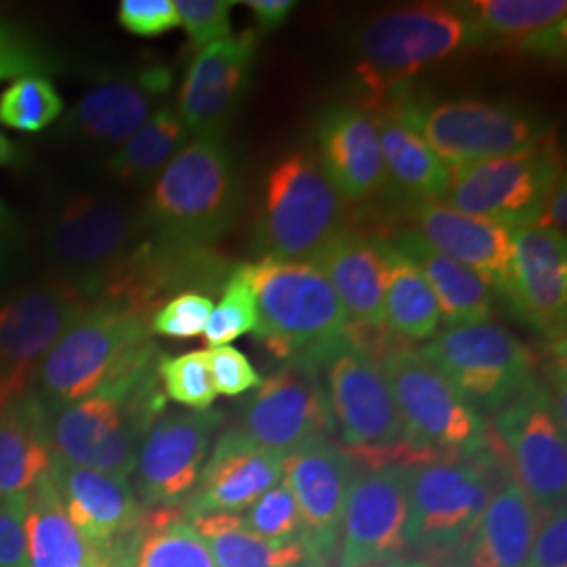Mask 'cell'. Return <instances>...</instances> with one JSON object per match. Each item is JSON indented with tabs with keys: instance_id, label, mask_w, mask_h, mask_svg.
Here are the masks:
<instances>
[{
	"instance_id": "obj_1",
	"label": "cell",
	"mask_w": 567,
	"mask_h": 567,
	"mask_svg": "<svg viewBox=\"0 0 567 567\" xmlns=\"http://www.w3.org/2000/svg\"><path fill=\"white\" fill-rule=\"evenodd\" d=\"M166 410L156 351L76 404L55 412L49 437L55 461L126 477L145 433Z\"/></svg>"
},
{
	"instance_id": "obj_2",
	"label": "cell",
	"mask_w": 567,
	"mask_h": 567,
	"mask_svg": "<svg viewBox=\"0 0 567 567\" xmlns=\"http://www.w3.org/2000/svg\"><path fill=\"white\" fill-rule=\"evenodd\" d=\"M244 274L257 301L255 332L276 358L320 365L343 343V305L316 265L264 259L244 265Z\"/></svg>"
},
{
	"instance_id": "obj_3",
	"label": "cell",
	"mask_w": 567,
	"mask_h": 567,
	"mask_svg": "<svg viewBox=\"0 0 567 567\" xmlns=\"http://www.w3.org/2000/svg\"><path fill=\"white\" fill-rule=\"evenodd\" d=\"M240 213V182L224 137H194L158 175L143 224L164 243L208 246Z\"/></svg>"
},
{
	"instance_id": "obj_4",
	"label": "cell",
	"mask_w": 567,
	"mask_h": 567,
	"mask_svg": "<svg viewBox=\"0 0 567 567\" xmlns=\"http://www.w3.org/2000/svg\"><path fill=\"white\" fill-rule=\"evenodd\" d=\"M154 347L150 320L110 303H93L42 360L37 398L49 412L76 404L140 364Z\"/></svg>"
},
{
	"instance_id": "obj_5",
	"label": "cell",
	"mask_w": 567,
	"mask_h": 567,
	"mask_svg": "<svg viewBox=\"0 0 567 567\" xmlns=\"http://www.w3.org/2000/svg\"><path fill=\"white\" fill-rule=\"evenodd\" d=\"M379 364L393 393L405 446L419 465L466 458L486 447L482 414L421 351L393 349Z\"/></svg>"
},
{
	"instance_id": "obj_6",
	"label": "cell",
	"mask_w": 567,
	"mask_h": 567,
	"mask_svg": "<svg viewBox=\"0 0 567 567\" xmlns=\"http://www.w3.org/2000/svg\"><path fill=\"white\" fill-rule=\"evenodd\" d=\"M334 426L347 454L362 456L372 468L419 465L405 446L400 414L385 372L374 355L344 339L320 364Z\"/></svg>"
},
{
	"instance_id": "obj_7",
	"label": "cell",
	"mask_w": 567,
	"mask_h": 567,
	"mask_svg": "<svg viewBox=\"0 0 567 567\" xmlns=\"http://www.w3.org/2000/svg\"><path fill=\"white\" fill-rule=\"evenodd\" d=\"M343 221V200L313 156L297 152L265 182L257 246L265 259L311 264Z\"/></svg>"
},
{
	"instance_id": "obj_8",
	"label": "cell",
	"mask_w": 567,
	"mask_h": 567,
	"mask_svg": "<svg viewBox=\"0 0 567 567\" xmlns=\"http://www.w3.org/2000/svg\"><path fill=\"white\" fill-rule=\"evenodd\" d=\"M498 450L466 458L431 461L408 468V547L426 553L456 550L480 524L496 486Z\"/></svg>"
},
{
	"instance_id": "obj_9",
	"label": "cell",
	"mask_w": 567,
	"mask_h": 567,
	"mask_svg": "<svg viewBox=\"0 0 567 567\" xmlns=\"http://www.w3.org/2000/svg\"><path fill=\"white\" fill-rule=\"evenodd\" d=\"M465 44H473V32L458 7L419 4L398 9L370 21L362 30L355 70L372 102H381L416 72L446 60Z\"/></svg>"
},
{
	"instance_id": "obj_10",
	"label": "cell",
	"mask_w": 567,
	"mask_h": 567,
	"mask_svg": "<svg viewBox=\"0 0 567 567\" xmlns=\"http://www.w3.org/2000/svg\"><path fill=\"white\" fill-rule=\"evenodd\" d=\"M561 161L548 137L522 152L450 168L447 206L508 229L538 221L559 183Z\"/></svg>"
},
{
	"instance_id": "obj_11",
	"label": "cell",
	"mask_w": 567,
	"mask_h": 567,
	"mask_svg": "<svg viewBox=\"0 0 567 567\" xmlns=\"http://www.w3.org/2000/svg\"><path fill=\"white\" fill-rule=\"evenodd\" d=\"M447 171L463 164L508 156L547 137L543 122L507 103H408L393 110Z\"/></svg>"
},
{
	"instance_id": "obj_12",
	"label": "cell",
	"mask_w": 567,
	"mask_h": 567,
	"mask_svg": "<svg viewBox=\"0 0 567 567\" xmlns=\"http://www.w3.org/2000/svg\"><path fill=\"white\" fill-rule=\"evenodd\" d=\"M496 440L511 480L524 489L540 517L566 508V425L557 419L547 386L534 379L496 414Z\"/></svg>"
},
{
	"instance_id": "obj_13",
	"label": "cell",
	"mask_w": 567,
	"mask_h": 567,
	"mask_svg": "<svg viewBox=\"0 0 567 567\" xmlns=\"http://www.w3.org/2000/svg\"><path fill=\"white\" fill-rule=\"evenodd\" d=\"M421 353L475 410H503L532 381L526 347L503 326H450Z\"/></svg>"
},
{
	"instance_id": "obj_14",
	"label": "cell",
	"mask_w": 567,
	"mask_h": 567,
	"mask_svg": "<svg viewBox=\"0 0 567 567\" xmlns=\"http://www.w3.org/2000/svg\"><path fill=\"white\" fill-rule=\"evenodd\" d=\"M91 305L65 280L32 286L0 305V412L28 398L47 353Z\"/></svg>"
},
{
	"instance_id": "obj_15",
	"label": "cell",
	"mask_w": 567,
	"mask_h": 567,
	"mask_svg": "<svg viewBox=\"0 0 567 567\" xmlns=\"http://www.w3.org/2000/svg\"><path fill=\"white\" fill-rule=\"evenodd\" d=\"M142 224L121 203L102 194L65 198L47 229V248L65 282L93 297L112 269L135 248Z\"/></svg>"
},
{
	"instance_id": "obj_16",
	"label": "cell",
	"mask_w": 567,
	"mask_h": 567,
	"mask_svg": "<svg viewBox=\"0 0 567 567\" xmlns=\"http://www.w3.org/2000/svg\"><path fill=\"white\" fill-rule=\"evenodd\" d=\"M231 274V271H229ZM227 264L208 246L164 243L135 244L97 288L93 303H110L150 320L173 295L187 288H217L227 280Z\"/></svg>"
},
{
	"instance_id": "obj_17",
	"label": "cell",
	"mask_w": 567,
	"mask_h": 567,
	"mask_svg": "<svg viewBox=\"0 0 567 567\" xmlns=\"http://www.w3.org/2000/svg\"><path fill=\"white\" fill-rule=\"evenodd\" d=\"M240 416L244 435L282 458L337 431L320 365L303 362H290L261 381Z\"/></svg>"
},
{
	"instance_id": "obj_18",
	"label": "cell",
	"mask_w": 567,
	"mask_h": 567,
	"mask_svg": "<svg viewBox=\"0 0 567 567\" xmlns=\"http://www.w3.org/2000/svg\"><path fill=\"white\" fill-rule=\"evenodd\" d=\"M221 421V410H164L145 433L133 471L143 507H173L187 501Z\"/></svg>"
},
{
	"instance_id": "obj_19",
	"label": "cell",
	"mask_w": 567,
	"mask_h": 567,
	"mask_svg": "<svg viewBox=\"0 0 567 567\" xmlns=\"http://www.w3.org/2000/svg\"><path fill=\"white\" fill-rule=\"evenodd\" d=\"M408 466H379L353 475L344 501L337 567L391 561L408 548Z\"/></svg>"
},
{
	"instance_id": "obj_20",
	"label": "cell",
	"mask_w": 567,
	"mask_h": 567,
	"mask_svg": "<svg viewBox=\"0 0 567 567\" xmlns=\"http://www.w3.org/2000/svg\"><path fill=\"white\" fill-rule=\"evenodd\" d=\"M282 468V480L303 519L305 540L330 567L341 543L344 501L355 475V461L343 447L316 440L286 456Z\"/></svg>"
},
{
	"instance_id": "obj_21",
	"label": "cell",
	"mask_w": 567,
	"mask_h": 567,
	"mask_svg": "<svg viewBox=\"0 0 567 567\" xmlns=\"http://www.w3.org/2000/svg\"><path fill=\"white\" fill-rule=\"evenodd\" d=\"M257 61L255 32L227 37L203 49L183 81L177 114L194 137H224L236 116Z\"/></svg>"
},
{
	"instance_id": "obj_22",
	"label": "cell",
	"mask_w": 567,
	"mask_h": 567,
	"mask_svg": "<svg viewBox=\"0 0 567 567\" xmlns=\"http://www.w3.org/2000/svg\"><path fill=\"white\" fill-rule=\"evenodd\" d=\"M284 458L257 446L240 429L219 435L200 480L182 508L183 519L243 515L267 489L282 482Z\"/></svg>"
},
{
	"instance_id": "obj_23",
	"label": "cell",
	"mask_w": 567,
	"mask_h": 567,
	"mask_svg": "<svg viewBox=\"0 0 567 567\" xmlns=\"http://www.w3.org/2000/svg\"><path fill=\"white\" fill-rule=\"evenodd\" d=\"M513 292L511 303L547 339L566 332V236L536 225L513 229Z\"/></svg>"
},
{
	"instance_id": "obj_24",
	"label": "cell",
	"mask_w": 567,
	"mask_h": 567,
	"mask_svg": "<svg viewBox=\"0 0 567 567\" xmlns=\"http://www.w3.org/2000/svg\"><path fill=\"white\" fill-rule=\"evenodd\" d=\"M168 89L171 70L163 65L140 76H107L82 95L63 126L91 145L122 147L158 112L156 103Z\"/></svg>"
},
{
	"instance_id": "obj_25",
	"label": "cell",
	"mask_w": 567,
	"mask_h": 567,
	"mask_svg": "<svg viewBox=\"0 0 567 567\" xmlns=\"http://www.w3.org/2000/svg\"><path fill=\"white\" fill-rule=\"evenodd\" d=\"M416 234L503 297L513 292V229L480 217H468L444 203L414 206Z\"/></svg>"
},
{
	"instance_id": "obj_26",
	"label": "cell",
	"mask_w": 567,
	"mask_h": 567,
	"mask_svg": "<svg viewBox=\"0 0 567 567\" xmlns=\"http://www.w3.org/2000/svg\"><path fill=\"white\" fill-rule=\"evenodd\" d=\"M51 482L68 519L93 550L110 547L140 524L143 507L126 477L55 461Z\"/></svg>"
},
{
	"instance_id": "obj_27",
	"label": "cell",
	"mask_w": 567,
	"mask_h": 567,
	"mask_svg": "<svg viewBox=\"0 0 567 567\" xmlns=\"http://www.w3.org/2000/svg\"><path fill=\"white\" fill-rule=\"evenodd\" d=\"M318 140L320 166L339 196L362 203L385 185V163L372 114L353 105H334L320 121Z\"/></svg>"
},
{
	"instance_id": "obj_28",
	"label": "cell",
	"mask_w": 567,
	"mask_h": 567,
	"mask_svg": "<svg viewBox=\"0 0 567 567\" xmlns=\"http://www.w3.org/2000/svg\"><path fill=\"white\" fill-rule=\"evenodd\" d=\"M326 276L353 328L385 326V243L341 229L311 261Z\"/></svg>"
},
{
	"instance_id": "obj_29",
	"label": "cell",
	"mask_w": 567,
	"mask_h": 567,
	"mask_svg": "<svg viewBox=\"0 0 567 567\" xmlns=\"http://www.w3.org/2000/svg\"><path fill=\"white\" fill-rule=\"evenodd\" d=\"M473 44L503 42L511 49L559 58L566 49V0H473L458 7Z\"/></svg>"
},
{
	"instance_id": "obj_30",
	"label": "cell",
	"mask_w": 567,
	"mask_h": 567,
	"mask_svg": "<svg viewBox=\"0 0 567 567\" xmlns=\"http://www.w3.org/2000/svg\"><path fill=\"white\" fill-rule=\"evenodd\" d=\"M538 524L540 515L524 489L507 480L444 567H526Z\"/></svg>"
},
{
	"instance_id": "obj_31",
	"label": "cell",
	"mask_w": 567,
	"mask_h": 567,
	"mask_svg": "<svg viewBox=\"0 0 567 567\" xmlns=\"http://www.w3.org/2000/svg\"><path fill=\"white\" fill-rule=\"evenodd\" d=\"M55 463L49 412L25 398L0 412V501H28Z\"/></svg>"
},
{
	"instance_id": "obj_32",
	"label": "cell",
	"mask_w": 567,
	"mask_h": 567,
	"mask_svg": "<svg viewBox=\"0 0 567 567\" xmlns=\"http://www.w3.org/2000/svg\"><path fill=\"white\" fill-rule=\"evenodd\" d=\"M419 267L431 286L442 318L450 326L487 322L496 295L480 276L465 265L456 264L444 252L425 243L414 229H405L389 243Z\"/></svg>"
},
{
	"instance_id": "obj_33",
	"label": "cell",
	"mask_w": 567,
	"mask_h": 567,
	"mask_svg": "<svg viewBox=\"0 0 567 567\" xmlns=\"http://www.w3.org/2000/svg\"><path fill=\"white\" fill-rule=\"evenodd\" d=\"M377 121L386 179L408 200L433 204L446 200L450 171L410 126L385 110Z\"/></svg>"
},
{
	"instance_id": "obj_34",
	"label": "cell",
	"mask_w": 567,
	"mask_h": 567,
	"mask_svg": "<svg viewBox=\"0 0 567 567\" xmlns=\"http://www.w3.org/2000/svg\"><path fill=\"white\" fill-rule=\"evenodd\" d=\"M25 543L28 567L95 566L97 555L68 519L51 475H47L28 496Z\"/></svg>"
},
{
	"instance_id": "obj_35",
	"label": "cell",
	"mask_w": 567,
	"mask_h": 567,
	"mask_svg": "<svg viewBox=\"0 0 567 567\" xmlns=\"http://www.w3.org/2000/svg\"><path fill=\"white\" fill-rule=\"evenodd\" d=\"M217 567H326L305 540L274 543L243 526L238 515H206L192 522Z\"/></svg>"
},
{
	"instance_id": "obj_36",
	"label": "cell",
	"mask_w": 567,
	"mask_h": 567,
	"mask_svg": "<svg viewBox=\"0 0 567 567\" xmlns=\"http://www.w3.org/2000/svg\"><path fill=\"white\" fill-rule=\"evenodd\" d=\"M385 324L408 341H425L437 334L442 311L419 267L385 243Z\"/></svg>"
},
{
	"instance_id": "obj_37",
	"label": "cell",
	"mask_w": 567,
	"mask_h": 567,
	"mask_svg": "<svg viewBox=\"0 0 567 567\" xmlns=\"http://www.w3.org/2000/svg\"><path fill=\"white\" fill-rule=\"evenodd\" d=\"M189 143V131L175 107H161L110 158L107 171L118 182H147L163 173Z\"/></svg>"
},
{
	"instance_id": "obj_38",
	"label": "cell",
	"mask_w": 567,
	"mask_h": 567,
	"mask_svg": "<svg viewBox=\"0 0 567 567\" xmlns=\"http://www.w3.org/2000/svg\"><path fill=\"white\" fill-rule=\"evenodd\" d=\"M133 567H217L203 536L182 517L179 508L143 511L142 534Z\"/></svg>"
},
{
	"instance_id": "obj_39",
	"label": "cell",
	"mask_w": 567,
	"mask_h": 567,
	"mask_svg": "<svg viewBox=\"0 0 567 567\" xmlns=\"http://www.w3.org/2000/svg\"><path fill=\"white\" fill-rule=\"evenodd\" d=\"M63 110L60 91L44 76H23L0 93V124L21 133L47 128Z\"/></svg>"
},
{
	"instance_id": "obj_40",
	"label": "cell",
	"mask_w": 567,
	"mask_h": 567,
	"mask_svg": "<svg viewBox=\"0 0 567 567\" xmlns=\"http://www.w3.org/2000/svg\"><path fill=\"white\" fill-rule=\"evenodd\" d=\"M259 316L255 292L246 280L244 265H238L225 280L221 303L213 307L210 318L204 326V341L210 347L229 344L246 332H255Z\"/></svg>"
},
{
	"instance_id": "obj_41",
	"label": "cell",
	"mask_w": 567,
	"mask_h": 567,
	"mask_svg": "<svg viewBox=\"0 0 567 567\" xmlns=\"http://www.w3.org/2000/svg\"><path fill=\"white\" fill-rule=\"evenodd\" d=\"M238 517L248 532L267 540H274V543L305 540L301 513L290 487L284 480L278 486L267 489L255 505H250Z\"/></svg>"
},
{
	"instance_id": "obj_42",
	"label": "cell",
	"mask_w": 567,
	"mask_h": 567,
	"mask_svg": "<svg viewBox=\"0 0 567 567\" xmlns=\"http://www.w3.org/2000/svg\"><path fill=\"white\" fill-rule=\"evenodd\" d=\"M164 395L192 410H208L217 400V389L206 362V351H189L179 358H164L158 364Z\"/></svg>"
},
{
	"instance_id": "obj_43",
	"label": "cell",
	"mask_w": 567,
	"mask_h": 567,
	"mask_svg": "<svg viewBox=\"0 0 567 567\" xmlns=\"http://www.w3.org/2000/svg\"><path fill=\"white\" fill-rule=\"evenodd\" d=\"M236 0H175L179 23L196 49L231 37V9Z\"/></svg>"
},
{
	"instance_id": "obj_44",
	"label": "cell",
	"mask_w": 567,
	"mask_h": 567,
	"mask_svg": "<svg viewBox=\"0 0 567 567\" xmlns=\"http://www.w3.org/2000/svg\"><path fill=\"white\" fill-rule=\"evenodd\" d=\"M213 299L200 292H183L164 303L150 320V330L168 339H192L203 334L213 311Z\"/></svg>"
},
{
	"instance_id": "obj_45",
	"label": "cell",
	"mask_w": 567,
	"mask_h": 567,
	"mask_svg": "<svg viewBox=\"0 0 567 567\" xmlns=\"http://www.w3.org/2000/svg\"><path fill=\"white\" fill-rule=\"evenodd\" d=\"M206 362L217 393H224L227 398H238L261 385V374L252 368L243 351L231 344L213 347L206 351Z\"/></svg>"
},
{
	"instance_id": "obj_46",
	"label": "cell",
	"mask_w": 567,
	"mask_h": 567,
	"mask_svg": "<svg viewBox=\"0 0 567 567\" xmlns=\"http://www.w3.org/2000/svg\"><path fill=\"white\" fill-rule=\"evenodd\" d=\"M118 21L137 37H161L179 25L173 0H122Z\"/></svg>"
},
{
	"instance_id": "obj_47",
	"label": "cell",
	"mask_w": 567,
	"mask_h": 567,
	"mask_svg": "<svg viewBox=\"0 0 567 567\" xmlns=\"http://www.w3.org/2000/svg\"><path fill=\"white\" fill-rule=\"evenodd\" d=\"M44 70L47 60L32 42L23 41L18 32L0 25V82L41 76Z\"/></svg>"
},
{
	"instance_id": "obj_48",
	"label": "cell",
	"mask_w": 567,
	"mask_h": 567,
	"mask_svg": "<svg viewBox=\"0 0 567 567\" xmlns=\"http://www.w3.org/2000/svg\"><path fill=\"white\" fill-rule=\"evenodd\" d=\"M526 567H567V513L557 508L548 513L538 527Z\"/></svg>"
},
{
	"instance_id": "obj_49",
	"label": "cell",
	"mask_w": 567,
	"mask_h": 567,
	"mask_svg": "<svg viewBox=\"0 0 567 567\" xmlns=\"http://www.w3.org/2000/svg\"><path fill=\"white\" fill-rule=\"evenodd\" d=\"M28 501H0V567H28Z\"/></svg>"
},
{
	"instance_id": "obj_50",
	"label": "cell",
	"mask_w": 567,
	"mask_h": 567,
	"mask_svg": "<svg viewBox=\"0 0 567 567\" xmlns=\"http://www.w3.org/2000/svg\"><path fill=\"white\" fill-rule=\"evenodd\" d=\"M536 227H543L548 231H555L559 236H566L567 225V189L566 177H561L559 183L555 185V189L550 192L547 204L536 221Z\"/></svg>"
},
{
	"instance_id": "obj_51",
	"label": "cell",
	"mask_w": 567,
	"mask_h": 567,
	"mask_svg": "<svg viewBox=\"0 0 567 567\" xmlns=\"http://www.w3.org/2000/svg\"><path fill=\"white\" fill-rule=\"evenodd\" d=\"M259 21V28L264 32H274L282 28L284 21L290 18L297 2L292 0H248L244 2Z\"/></svg>"
},
{
	"instance_id": "obj_52",
	"label": "cell",
	"mask_w": 567,
	"mask_h": 567,
	"mask_svg": "<svg viewBox=\"0 0 567 567\" xmlns=\"http://www.w3.org/2000/svg\"><path fill=\"white\" fill-rule=\"evenodd\" d=\"M16 156H18V152L13 147V142L7 140L4 135H0V164H13Z\"/></svg>"
},
{
	"instance_id": "obj_53",
	"label": "cell",
	"mask_w": 567,
	"mask_h": 567,
	"mask_svg": "<svg viewBox=\"0 0 567 567\" xmlns=\"http://www.w3.org/2000/svg\"><path fill=\"white\" fill-rule=\"evenodd\" d=\"M365 567H431L423 564V561H408V559H391V561H383V564H374V566Z\"/></svg>"
},
{
	"instance_id": "obj_54",
	"label": "cell",
	"mask_w": 567,
	"mask_h": 567,
	"mask_svg": "<svg viewBox=\"0 0 567 567\" xmlns=\"http://www.w3.org/2000/svg\"><path fill=\"white\" fill-rule=\"evenodd\" d=\"M0 217H2V206H0Z\"/></svg>"
}]
</instances>
